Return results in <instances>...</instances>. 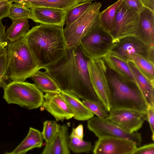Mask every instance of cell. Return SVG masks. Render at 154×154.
Returning <instances> with one entry per match:
<instances>
[{"label":"cell","mask_w":154,"mask_h":154,"mask_svg":"<svg viewBox=\"0 0 154 154\" xmlns=\"http://www.w3.org/2000/svg\"><path fill=\"white\" fill-rule=\"evenodd\" d=\"M68 128L66 125L60 128L52 140L46 143L42 154H69Z\"/></svg>","instance_id":"cell-17"},{"label":"cell","mask_w":154,"mask_h":154,"mask_svg":"<svg viewBox=\"0 0 154 154\" xmlns=\"http://www.w3.org/2000/svg\"><path fill=\"white\" fill-rule=\"evenodd\" d=\"M29 26L28 19L21 18L12 21L5 32L9 42H14L23 38L29 30Z\"/></svg>","instance_id":"cell-24"},{"label":"cell","mask_w":154,"mask_h":154,"mask_svg":"<svg viewBox=\"0 0 154 154\" xmlns=\"http://www.w3.org/2000/svg\"><path fill=\"white\" fill-rule=\"evenodd\" d=\"M42 132L46 143L49 142L59 130L60 125L54 120H46L43 123Z\"/></svg>","instance_id":"cell-32"},{"label":"cell","mask_w":154,"mask_h":154,"mask_svg":"<svg viewBox=\"0 0 154 154\" xmlns=\"http://www.w3.org/2000/svg\"><path fill=\"white\" fill-rule=\"evenodd\" d=\"M79 4L77 0H40L29 3L25 6L30 9L36 7H45L67 11Z\"/></svg>","instance_id":"cell-25"},{"label":"cell","mask_w":154,"mask_h":154,"mask_svg":"<svg viewBox=\"0 0 154 154\" xmlns=\"http://www.w3.org/2000/svg\"><path fill=\"white\" fill-rule=\"evenodd\" d=\"M12 21L21 18L30 19L32 18L31 9L18 3H11L8 16Z\"/></svg>","instance_id":"cell-27"},{"label":"cell","mask_w":154,"mask_h":154,"mask_svg":"<svg viewBox=\"0 0 154 154\" xmlns=\"http://www.w3.org/2000/svg\"><path fill=\"white\" fill-rule=\"evenodd\" d=\"M69 144L70 149L75 153H89L93 148L91 142L70 135L69 136Z\"/></svg>","instance_id":"cell-29"},{"label":"cell","mask_w":154,"mask_h":154,"mask_svg":"<svg viewBox=\"0 0 154 154\" xmlns=\"http://www.w3.org/2000/svg\"><path fill=\"white\" fill-rule=\"evenodd\" d=\"M82 102L91 111L99 118L106 119L108 117L109 113L101 102L90 100H83Z\"/></svg>","instance_id":"cell-31"},{"label":"cell","mask_w":154,"mask_h":154,"mask_svg":"<svg viewBox=\"0 0 154 154\" xmlns=\"http://www.w3.org/2000/svg\"><path fill=\"white\" fill-rule=\"evenodd\" d=\"M146 120L149 125L152 133V138L154 140V106L149 105L146 110Z\"/></svg>","instance_id":"cell-34"},{"label":"cell","mask_w":154,"mask_h":154,"mask_svg":"<svg viewBox=\"0 0 154 154\" xmlns=\"http://www.w3.org/2000/svg\"><path fill=\"white\" fill-rule=\"evenodd\" d=\"M88 68L94 90L104 108L109 112L110 108L109 88L106 75L107 65L103 58L89 60Z\"/></svg>","instance_id":"cell-8"},{"label":"cell","mask_w":154,"mask_h":154,"mask_svg":"<svg viewBox=\"0 0 154 154\" xmlns=\"http://www.w3.org/2000/svg\"><path fill=\"white\" fill-rule=\"evenodd\" d=\"M4 90L3 97L8 104H17L29 110L42 106L44 94L35 83L12 81Z\"/></svg>","instance_id":"cell-5"},{"label":"cell","mask_w":154,"mask_h":154,"mask_svg":"<svg viewBox=\"0 0 154 154\" xmlns=\"http://www.w3.org/2000/svg\"><path fill=\"white\" fill-rule=\"evenodd\" d=\"M139 13L123 2L116 14L114 26L110 34L115 42L127 37H137Z\"/></svg>","instance_id":"cell-9"},{"label":"cell","mask_w":154,"mask_h":154,"mask_svg":"<svg viewBox=\"0 0 154 154\" xmlns=\"http://www.w3.org/2000/svg\"><path fill=\"white\" fill-rule=\"evenodd\" d=\"M115 43L110 33L99 25L84 37L79 45L89 60H94L109 54Z\"/></svg>","instance_id":"cell-7"},{"label":"cell","mask_w":154,"mask_h":154,"mask_svg":"<svg viewBox=\"0 0 154 154\" xmlns=\"http://www.w3.org/2000/svg\"><path fill=\"white\" fill-rule=\"evenodd\" d=\"M39 0H14L13 2L20 3L25 6L29 3Z\"/></svg>","instance_id":"cell-40"},{"label":"cell","mask_w":154,"mask_h":154,"mask_svg":"<svg viewBox=\"0 0 154 154\" xmlns=\"http://www.w3.org/2000/svg\"><path fill=\"white\" fill-rule=\"evenodd\" d=\"M13 0H0V3L5 1H7L9 2H12V1Z\"/></svg>","instance_id":"cell-42"},{"label":"cell","mask_w":154,"mask_h":154,"mask_svg":"<svg viewBox=\"0 0 154 154\" xmlns=\"http://www.w3.org/2000/svg\"><path fill=\"white\" fill-rule=\"evenodd\" d=\"M63 29L40 24L33 27L24 36L40 69L55 64L66 54L68 49Z\"/></svg>","instance_id":"cell-2"},{"label":"cell","mask_w":154,"mask_h":154,"mask_svg":"<svg viewBox=\"0 0 154 154\" xmlns=\"http://www.w3.org/2000/svg\"><path fill=\"white\" fill-rule=\"evenodd\" d=\"M125 131L137 132L146 120V112L130 109H111L106 119Z\"/></svg>","instance_id":"cell-12"},{"label":"cell","mask_w":154,"mask_h":154,"mask_svg":"<svg viewBox=\"0 0 154 154\" xmlns=\"http://www.w3.org/2000/svg\"><path fill=\"white\" fill-rule=\"evenodd\" d=\"M5 29V26L3 24L2 20H0V55L9 42L6 36Z\"/></svg>","instance_id":"cell-36"},{"label":"cell","mask_w":154,"mask_h":154,"mask_svg":"<svg viewBox=\"0 0 154 154\" xmlns=\"http://www.w3.org/2000/svg\"><path fill=\"white\" fill-rule=\"evenodd\" d=\"M70 135L75 136L81 139H83L84 130L83 125L80 124L76 128H73Z\"/></svg>","instance_id":"cell-38"},{"label":"cell","mask_w":154,"mask_h":154,"mask_svg":"<svg viewBox=\"0 0 154 154\" xmlns=\"http://www.w3.org/2000/svg\"><path fill=\"white\" fill-rule=\"evenodd\" d=\"M8 59L6 47L0 55V88L4 89L8 78Z\"/></svg>","instance_id":"cell-30"},{"label":"cell","mask_w":154,"mask_h":154,"mask_svg":"<svg viewBox=\"0 0 154 154\" xmlns=\"http://www.w3.org/2000/svg\"><path fill=\"white\" fill-rule=\"evenodd\" d=\"M128 61L133 62L147 79L154 83V62L137 54L131 56Z\"/></svg>","instance_id":"cell-26"},{"label":"cell","mask_w":154,"mask_h":154,"mask_svg":"<svg viewBox=\"0 0 154 154\" xmlns=\"http://www.w3.org/2000/svg\"><path fill=\"white\" fill-rule=\"evenodd\" d=\"M102 4L93 3L84 13L70 25L65 26L64 34L67 49L75 48L82 39L99 24V16Z\"/></svg>","instance_id":"cell-6"},{"label":"cell","mask_w":154,"mask_h":154,"mask_svg":"<svg viewBox=\"0 0 154 154\" xmlns=\"http://www.w3.org/2000/svg\"><path fill=\"white\" fill-rule=\"evenodd\" d=\"M6 48L8 59V78L10 80L25 81L40 69L24 38L8 42Z\"/></svg>","instance_id":"cell-4"},{"label":"cell","mask_w":154,"mask_h":154,"mask_svg":"<svg viewBox=\"0 0 154 154\" xmlns=\"http://www.w3.org/2000/svg\"><path fill=\"white\" fill-rule=\"evenodd\" d=\"M103 58L107 66L119 76L124 79L137 85L128 61L110 53Z\"/></svg>","instance_id":"cell-19"},{"label":"cell","mask_w":154,"mask_h":154,"mask_svg":"<svg viewBox=\"0 0 154 154\" xmlns=\"http://www.w3.org/2000/svg\"><path fill=\"white\" fill-rule=\"evenodd\" d=\"M92 3V2H87L79 4L67 11L65 18V26L70 25L76 20Z\"/></svg>","instance_id":"cell-28"},{"label":"cell","mask_w":154,"mask_h":154,"mask_svg":"<svg viewBox=\"0 0 154 154\" xmlns=\"http://www.w3.org/2000/svg\"><path fill=\"white\" fill-rule=\"evenodd\" d=\"M32 20L40 24L54 25L63 27L67 11L45 7L31 8Z\"/></svg>","instance_id":"cell-15"},{"label":"cell","mask_w":154,"mask_h":154,"mask_svg":"<svg viewBox=\"0 0 154 154\" xmlns=\"http://www.w3.org/2000/svg\"><path fill=\"white\" fill-rule=\"evenodd\" d=\"M123 2L126 6L139 13L145 7L142 0H123Z\"/></svg>","instance_id":"cell-33"},{"label":"cell","mask_w":154,"mask_h":154,"mask_svg":"<svg viewBox=\"0 0 154 154\" xmlns=\"http://www.w3.org/2000/svg\"><path fill=\"white\" fill-rule=\"evenodd\" d=\"M43 138L42 132L32 127L29 128L28 133L24 139L9 154H25L29 150L42 147Z\"/></svg>","instance_id":"cell-21"},{"label":"cell","mask_w":154,"mask_h":154,"mask_svg":"<svg viewBox=\"0 0 154 154\" xmlns=\"http://www.w3.org/2000/svg\"><path fill=\"white\" fill-rule=\"evenodd\" d=\"M89 60L79 45L68 49L61 59L44 69L61 90H69L83 100L100 102L90 82L88 68Z\"/></svg>","instance_id":"cell-1"},{"label":"cell","mask_w":154,"mask_h":154,"mask_svg":"<svg viewBox=\"0 0 154 154\" xmlns=\"http://www.w3.org/2000/svg\"><path fill=\"white\" fill-rule=\"evenodd\" d=\"M132 154H154V143L137 147Z\"/></svg>","instance_id":"cell-35"},{"label":"cell","mask_w":154,"mask_h":154,"mask_svg":"<svg viewBox=\"0 0 154 154\" xmlns=\"http://www.w3.org/2000/svg\"><path fill=\"white\" fill-rule=\"evenodd\" d=\"M61 94L72 112L75 119L81 121L88 120L94 117V114L74 94L68 90H61Z\"/></svg>","instance_id":"cell-18"},{"label":"cell","mask_w":154,"mask_h":154,"mask_svg":"<svg viewBox=\"0 0 154 154\" xmlns=\"http://www.w3.org/2000/svg\"><path fill=\"white\" fill-rule=\"evenodd\" d=\"M137 147L135 143L128 140L103 137L95 142L93 152L94 154H132Z\"/></svg>","instance_id":"cell-13"},{"label":"cell","mask_w":154,"mask_h":154,"mask_svg":"<svg viewBox=\"0 0 154 154\" xmlns=\"http://www.w3.org/2000/svg\"><path fill=\"white\" fill-rule=\"evenodd\" d=\"M42 106L57 121L69 120L73 117L72 112L61 93H45Z\"/></svg>","instance_id":"cell-14"},{"label":"cell","mask_w":154,"mask_h":154,"mask_svg":"<svg viewBox=\"0 0 154 154\" xmlns=\"http://www.w3.org/2000/svg\"><path fill=\"white\" fill-rule=\"evenodd\" d=\"M110 53L127 61L131 56L137 54L154 62V46L146 45L137 37L120 39L115 42Z\"/></svg>","instance_id":"cell-11"},{"label":"cell","mask_w":154,"mask_h":154,"mask_svg":"<svg viewBox=\"0 0 154 154\" xmlns=\"http://www.w3.org/2000/svg\"><path fill=\"white\" fill-rule=\"evenodd\" d=\"M87 127L98 138L107 137L124 139L134 142L137 146L142 142L140 133L126 131L106 119L93 117L88 120Z\"/></svg>","instance_id":"cell-10"},{"label":"cell","mask_w":154,"mask_h":154,"mask_svg":"<svg viewBox=\"0 0 154 154\" xmlns=\"http://www.w3.org/2000/svg\"><path fill=\"white\" fill-rule=\"evenodd\" d=\"M11 3L7 1L0 3V20L8 17L9 8Z\"/></svg>","instance_id":"cell-37"},{"label":"cell","mask_w":154,"mask_h":154,"mask_svg":"<svg viewBox=\"0 0 154 154\" xmlns=\"http://www.w3.org/2000/svg\"><path fill=\"white\" fill-rule=\"evenodd\" d=\"M30 78L42 92L61 93V90L56 82L45 71L38 70Z\"/></svg>","instance_id":"cell-22"},{"label":"cell","mask_w":154,"mask_h":154,"mask_svg":"<svg viewBox=\"0 0 154 154\" xmlns=\"http://www.w3.org/2000/svg\"><path fill=\"white\" fill-rule=\"evenodd\" d=\"M137 35L145 44L154 46V11L145 6L139 13Z\"/></svg>","instance_id":"cell-16"},{"label":"cell","mask_w":154,"mask_h":154,"mask_svg":"<svg viewBox=\"0 0 154 154\" xmlns=\"http://www.w3.org/2000/svg\"><path fill=\"white\" fill-rule=\"evenodd\" d=\"M96 0H77L79 4H81L87 2H92Z\"/></svg>","instance_id":"cell-41"},{"label":"cell","mask_w":154,"mask_h":154,"mask_svg":"<svg viewBox=\"0 0 154 154\" xmlns=\"http://www.w3.org/2000/svg\"><path fill=\"white\" fill-rule=\"evenodd\" d=\"M106 75L110 109L126 108L146 112L148 104L136 84L124 79L107 66Z\"/></svg>","instance_id":"cell-3"},{"label":"cell","mask_w":154,"mask_h":154,"mask_svg":"<svg viewBox=\"0 0 154 154\" xmlns=\"http://www.w3.org/2000/svg\"><path fill=\"white\" fill-rule=\"evenodd\" d=\"M123 2L118 0L100 13L99 25L109 33L114 26L117 11Z\"/></svg>","instance_id":"cell-23"},{"label":"cell","mask_w":154,"mask_h":154,"mask_svg":"<svg viewBox=\"0 0 154 154\" xmlns=\"http://www.w3.org/2000/svg\"><path fill=\"white\" fill-rule=\"evenodd\" d=\"M137 85L148 105L154 106V83L147 79L132 62L128 61Z\"/></svg>","instance_id":"cell-20"},{"label":"cell","mask_w":154,"mask_h":154,"mask_svg":"<svg viewBox=\"0 0 154 154\" xmlns=\"http://www.w3.org/2000/svg\"><path fill=\"white\" fill-rule=\"evenodd\" d=\"M145 7L154 11V0H142Z\"/></svg>","instance_id":"cell-39"}]
</instances>
